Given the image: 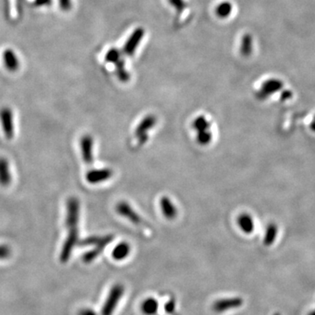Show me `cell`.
Listing matches in <instances>:
<instances>
[{"instance_id":"cb8c5ba5","label":"cell","mask_w":315,"mask_h":315,"mask_svg":"<svg viewBox=\"0 0 315 315\" xmlns=\"http://www.w3.org/2000/svg\"><path fill=\"white\" fill-rule=\"evenodd\" d=\"M121 58H122L121 52L117 48H110L105 55V61L109 63H111V64H114L115 62H117Z\"/></svg>"},{"instance_id":"ac0fdd59","label":"cell","mask_w":315,"mask_h":315,"mask_svg":"<svg viewBox=\"0 0 315 315\" xmlns=\"http://www.w3.org/2000/svg\"><path fill=\"white\" fill-rule=\"evenodd\" d=\"M114 65L116 68V74H117V78L119 79V81L123 82H128L130 78V74L125 69L123 58H121L117 62H115Z\"/></svg>"},{"instance_id":"44dd1931","label":"cell","mask_w":315,"mask_h":315,"mask_svg":"<svg viewBox=\"0 0 315 315\" xmlns=\"http://www.w3.org/2000/svg\"><path fill=\"white\" fill-rule=\"evenodd\" d=\"M253 48V41L251 35L249 34L243 35L242 39V44H241V53L244 56H249L252 52Z\"/></svg>"},{"instance_id":"f1b7e54d","label":"cell","mask_w":315,"mask_h":315,"mask_svg":"<svg viewBox=\"0 0 315 315\" xmlns=\"http://www.w3.org/2000/svg\"><path fill=\"white\" fill-rule=\"evenodd\" d=\"M175 307H176V301H175V299H170L165 305V310L168 313H172V312H175Z\"/></svg>"},{"instance_id":"d6986e66","label":"cell","mask_w":315,"mask_h":315,"mask_svg":"<svg viewBox=\"0 0 315 315\" xmlns=\"http://www.w3.org/2000/svg\"><path fill=\"white\" fill-rule=\"evenodd\" d=\"M159 303L153 298H148L142 304V311L145 315H153L158 312Z\"/></svg>"},{"instance_id":"8992f818","label":"cell","mask_w":315,"mask_h":315,"mask_svg":"<svg viewBox=\"0 0 315 315\" xmlns=\"http://www.w3.org/2000/svg\"><path fill=\"white\" fill-rule=\"evenodd\" d=\"M144 30L142 28H137L134 30L133 33L130 35L129 39L127 40L125 44L123 46V52L127 56H131L135 54L137 46L139 45L142 39L144 37Z\"/></svg>"},{"instance_id":"d6a6232c","label":"cell","mask_w":315,"mask_h":315,"mask_svg":"<svg viewBox=\"0 0 315 315\" xmlns=\"http://www.w3.org/2000/svg\"><path fill=\"white\" fill-rule=\"evenodd\" d=\"M312 129H313V130H315V120H314V122H313V123H312Z\"/></svg>"},{"instance_id":"5b68a950","label":"cell","mask_w":315,"mask_h":315,"mask_svg":"<svg viewBox=\"0 0 315 315\" xmlns=\"http://www.w3.org/2000/svg\"><path fill=\"white\" fill-rule=\"evenodd\" d=\"M80 219V202L76 197H70L67 202L66 225L67 228L78 227Z\"/></svg>"},{"instance_id":"6da1fadb","label":"cell","mask_w":315,"mask_h":315,"mask_svg":"<svg viewBox=\"0 0 315 315\" xmlns=\"http://www.w3.org/2000/svg\"><path fill=\"white\" fill-rule=\"evenodd\" d=\"M123 292H124V287L122 284H117L112 286L102 309V315L113 314L118 302L123 297Z\"/></svg>"},{"instance_id":"e0dca14e","label":"cell","mask_w":315,"mask_h":315,"mask_svg":"<svg viewBox=\"0 0 315 315\" xmlns=\"http://www.w3.org/2000/svg\"><path fill=\"white\" fill-rule=\"evenodd\" d=\"M237 223H238V225L241 228V230H243L244 233L250 234L253 231V219L251 218V216L250 215H248V214L241 215L238 217Z\"/></svg>"},{"instance_id":"3957f363","label":"cell","mask_w":315,"mask_h":315,"mask_svg":"<svg viewBox=\"0 0 315 315\" xmlns=\"http://www.w3.org/2000/svg\"><path fill=\"white\" fill-rule=\"evenodd\" d=\"M0 122L2 125L5 137L7 139H12L15 133L14 127V112L9 107H3L0 110Z\"/></svg>"},{"instance_id":"30bf717a","label":"cell","mask_w":315,"mask_h":315,"mask_svg":"<svg viewBox=\"0 0 315 315\" xmlns=\"http://www.w3.org/2000/svg\"><path fill=\"white\" fill-rule=\"evenodd\" d=\"M112 176V171L109 168L94 169L87 173L86 180L90 184H98L108 181Z\"/></svg>"},{"instance_id":"ba28073f","label":"cell","mask_w":315,"mask_h":315,"mask_svg":"<svg viewBox=\"0 0 315 315\" xmlns=\"http://www.w3.org/2000/svg\"><path fill=\"white\" fill-rule=\"evenodd\" d=\"M82 160L86 164L92 165L94 162V140L89 135H85L81 138L80 142Z\"/></svg>"},{"instance_id":"277c9868","label":"cell","mask_w":315,"mask_h":315,"mask_svg":"<svg viewBox=\"0 0 315 315\" xmlns=\"http://www.w3.org/2000/svg\"><path fill=\"white\" fill-rule=\"evenodd\" d=\"M157 123V118L152 115H148L141 121L135 130V135L137 138L138 144L143 145L148 140V131L152 129Z\"/></svg>"},{"instance_id":"7c38bea8","label":"cell","mask_w":315,"mask_h":315,"mask_svg":"<svg viewBox=\"0 0 315 315\" xmlns=\"http://www.w3.org/2000/svg\"><path fill=\"white\" fill-rule=\"evenodd\" d=\"M12 180L9 161L6 158L0 157V186L4 188L10 186Z\"/></svg>"},{"instance_id":"484cf974","label":"cell","mask_w":315,"mask_h":315,"mask_svg":"<svg viewBox=\"0 0 315 315\" xmlns=\"http://www.w3.org/2000/svg\"><path fill=\"white\" fill-rule=\"evenodd\" d=\"M169 4L171 5L172 7L175 8L176 12H177V15H181L182 13L184 12L186 9V2L184 0H168Z\"/></svg>"},{"instance_id":"7a4b0ae2","label":"cell","mask_w":315,"mask_h":315,"mask_svg":"<svg viewBox=\"0 0 315 315\" xmlns=\"http://www.w3.org/2000/svg\"><path fill=\"white\" fill-rule=\"evenodd\" d=\"M68 230H69V233H68L65 242L63 243L61 255H60V259H61L62 263H66L69 261V258L71 257L74 248L78 243V227L68 228Z\"/></svg>"},{"instance_id":"5bb4252c","label":"cell","mask_w":315,"mask_h":315,"mask_svg":"<svg viewBox=\"0 0 315 315\" xmlns=\"http://www.w3.org/2000/svg\"><path fill=\"white\" fill-rule=\"evenodd\" d=\"M161 208L162 213L164 215L165 217L168 220H174L176 218L178 211L175 207V204L173 203L171 200L164 196L161 199Z\"/></svg>"},{"instance_id":"603a6c76","label":"cell","mask_w":315,"mask_h":315,"mask_svg":"<svg viewBox=\"0 0 315 315\" xmlns=\"http://www.w3.org/2000/svg\"><path fill=\"white\" fill-rule=\"evenodd\" d=\"M104 250V248L103 247L96 246L92 250H89L87 253L83 255L82 257V261L86 263V264H89L91 263L92 261L95 260L96 257L99 256L100 254L103 252V250Z\"/></svg>"},{"instance_id":"52a82bcc","label":"cell","mask_w":315,"mask_h":315,"mask_svg":"<svg viewBox=\"0 0 315 315\" xmlns=\"http://www.w3.org/2000/svg\"><path fill=\"white\" fill-rule=\"evenodd\" d=\"M116 210L120 216H123L124 218L129 220L130 222L136 225H141L143 223L142 218L137 215V212H135V210L132 209L128 202H118V204L116 207Z\"/></svg>"},{"instance_id":"1f68e13d","label":"cell","mask_w":315,"mask_h":315,"mask_svg":"<svg viewBox=\"0 0 315 315\" xmlns=\"http://www.w3.org/2000/svg\"><path fill=\"white\" fill-rule=\"evenodd\" d=\"M79 315H97L95 311L92 309H82L81 312H79Z\"/></svg>"},{"instance_id":"d4e9b609","label":"cell","mask_w":315,"mask_h":315,"mask_svg":"<svg viewBox=\"0 0 315 315\" xmlns=\"http://www.w3.org/2000/svg\"><path fill=\"white\" fill-rule=\"evenodd\" d=\"M197 142L202 145H206L209 144L211 140H212V133L210 130H204L202 132H197Z\"/></svg>"},{"instance_id":"8fae6325","label":"cell","mask_w":315,"mask_h":315,"mask_svg":"<svg viewBox=\"0 0 315 315\" xmlns=\"http://www.w3.org/2000/svg\"><path fill=\"white\" fill-rule=\"evenodd\" d=\"M113 241V236L108 235L104 236H89L80 242L81 246H100L105 248L109 243Z\"/></svg>"},{"instance_id":"2e32d148","label":"cell","mask_w":315,"mask_h":315,"mask_svg":"<svg viewBox=\"0 0 315 315\" xmlns=\"http://www.w3.org/2000/svg\"><path fill=\"white\" fill-rule=\"evenodd\" d=\"M130 252V244L125 242L120 243L117 244V246L114 248L112 251V257L115 260L121 261L123 260L125 257L129 256Z\"/></svg>"},{"instance_id":"ffe728a7","label":"cell","mask_w":315,"mask_h":315,"mask_svg":"<svg viewBox=\"0 0 315 315\" xmlns=\"http://www.w3.org/2000/svg\"><path fill=\"white\" fill-rule=\"evenodd\" d=\"M233 10L232 4L225 1L223 3L219 4L216 8V16L221 18V19H226L229 17Z\"/></svg>"},{"instance_id":"f546056e","label":"cell","mask_w":315,"mask_h":315,"mask_svg":"<svg viewBox=\"0 0 315 315\" xmlns=\"http://www.w3.org/2000/svg\"><path fill=\"white\" fill-rule=\"evenodd\" d=\"M59 3H60V7L62 8V10L63 11L70 10L71 7H72L71 0H59Z\"/></svg>"},{"instance_id":"83f0119b","label":"cell","mask_w":315,"mask_h":315,"mask_svg":"<svg viewBox=\"0 0 315 315\" xmlns=\"http://www.w3.org/2000/svg\"><path fill=\"white\" fill-rule=\"evenodd\" d=\"M12 254V250L10 246H8L7 244H0V260L7 259L10 257Z\"/></svg>"},{"instance_id":"4fadbf2b","label":"cell","mask_w":315,"mask_h":315,"mask_svg":"<svg viewBox=\"0 0 315 315\" xmlns=\"http://www.w3.org/2000/svg\"><path fill=\"white\" fill-rule=\"evenodd\" d=\"M282 87V83L277 80H269L267 82H264L260 91H258L257 94V97L258 99H264L269 95L277 91V89H280Z\"/></svg>"},{"instance_id":"9c48e42d","label":"cell","mask_w":315,"mask_h":315,"mask_svg":"<svg viewBox=\"0 0 315 315\" xmlns=\"http://www.w3.org/2000/svg\"><path fill=\"white\" fill-rule=\"evenodd\" d=\"M243 305V299L237 298H222L219 300H216L213 304V310L216 312H223L231 310V309L237 308Z\"/></svg>"},{"instance_id":"4316f807","label":"cell","mask_w":315,"mask_h":315,"mask_svg":"<svg viewBox=\"0 0 315 315\" xmlns=\"http://www.w3.org/2000/svg\"><path fill=\"white\" fill-rule=\"evenodd\" d=\"M276 231H277V230H276L274 225H270V226L268 227L265 238H264V243H266V244H270V243H272L275 239Z\"/></svg>"},{"instance_id":"9a60e30c","label":"cell","mask_w":315,"mask_h":315,"mask_svg":"<svg viewBox=\"0 0 315 315\" xmlns=\"http://www.w3.org/2000/svg\"><path fill=\"white\" fill-rule=\"evenodd\" d=\"M3 60L6 68L11 72H15L20 68V62L17 55L12 49H7L4 52Z\"/></svg>"},{"instance_id":"4dcf8cb0","label":"cell","mask_w":315,"mask_h":315,"mask_svg":"<svg viewBox=\"0 0 315 315\" xmlns=\"http://www.w3.org/2000/svg\"><path fill=\"white\" fill-rule=\"evenodd\" d=\"M52 3V0H35V5L36 7H47Z\"/></svg>"},{"instance_id":"7402d4cb","label":"cell","mask_w":315,"mask_h":315,"mask_svg":"<svg viewBox=\"0 0 315 315\" xmlns=\"http://www.w3.org/2000/svg\"><path fill=\"white\" fill-rule=\"evenodd\" d=\"M193 128L197 132H202V131L210 129V123H209V121L204 116H199L193 122Z\"/></svg>"}]
</instances>
